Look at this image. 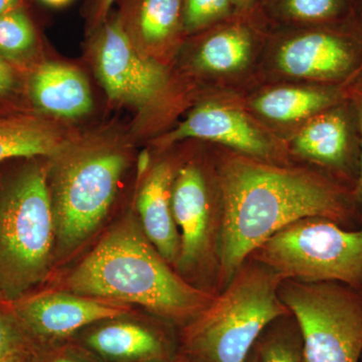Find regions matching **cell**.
Masks as SVG:
<instances>
[{
  "label": "cell",
  "instance_id": "obj_1",
  "mask_svg": "<svg viewBox=\"0 0 362 362\" xmlns=\"http://www.w3.org/2000/svg\"><path fill=\"white\" fill-rule=\"evenodd\" d=\"M221 185V276L226 286L249 255L286 226L310 218L340 225L351 213L349 194L332 180L246 157L226 162Z\"/></svg>",
  "mask_w": 362,
  "mask_h": 362
},
{
  "label": "cell",
  "instance_id": "obj_2",
  "mask_svg": "<svg viewBox=\"0 0 362 362\" xmlns=\"http://www.w3.org/2000/svg\"><path fill=\"white\" fill-rule=\"evenodd\" d=\"M74 294L134 303L164 318L199 315L214 298L171 270L133 221L116 226L66 279Z\"/></svg>",
  "mask_w": 362,
  "mask_h": 362
},
{
  "label": "cell",
  "instance_id": "obj_3",
  "mask_svg": "<svg viewBox=\"0 0 362 362\" xmlns=\"http://www.w3.org/2000/svg\"><path fill=\"white\" fill-rule=\"evenodd\" d=\"M54 239L47 171L28 166L0 187V303L21 299L45 280Z\"/></svg>",
  "mask_w": 362,
  "mask_h": 362
},
{
  "label": "cell",
  "instance_id": "obj_4",
  "mask_svg": "<svg viewBox=\"0 0 362 362\" xmlns=\"http://www.w3.org/2000/svg\"><path fill=\"white\" fill-rule=\"evenodd\" d=\"M282 283L258 262L243 264L189 328L192 349L206 362H246L262 331L289 311L279 294Z\"/></svg>",
  "mask_w": 362,
  "mask_h": 362
},
{
  "label": "cell",
  "instance_id": "obj_5",
  "mask_svg": "<svg viewBox=\"0 0 362 362\" xmlns=\"http://www.w3.org/2000/svg\"><path fill=\"white\" fill-rule=\"evenodd\" d=\"M252 255L283 281L334 282L362 291V228L304 218L274 233Z\"/></svg>",
  "mask_w": 362,
  "mask_h": 362
},
{
  "label": "cell",
  "instance_id": "obj_6",
  "mask_svg": "<svg viewBox=\"0 0 362 362\" xmlns=\"http://www.w3.org/2000/svg\"><path fill=\"white\" fill-rule=\"evenodd\" d=\"M279 294L299 324L302 362H361V291L339 283L290 281Z\"/></svg>",
  "mask_w": 362,
  "mask_h": 362
},
{
  "label": "cell",
  "instance_id": "obj_7",
  "mask_svg": "<svg viewBox=\"0 0 362 362\" xmlns=\"http://www.w3.org/2000/svg\"><path fill=\"white\" fill-rule=\"evenodd\" d=\"M125 168V156L111 148L81 152L59 166L51 197L56 239L62 250L80 246L99 228Z\"/></svg>",
  "mask_w": 362,
  "mask_h": 362
},
{
  "label": "cell",
  "instance_id": "obj_8",
  "mask_svg": "<svg viewBox=\"0 0 362 362\" xmlns=\"http://www.w3.org/2000/svg\"><path fill=\"white\" fill-rule=\"evenodd\" d=\"M283 42L278 64L288 75L342 82L362 68V20L358 13L337 23L312 25Z\"/></svg>",
  "mask_w": 362,
  "mask_h": 362
},
{
  "label": "cell",
  "instance_id": "obj_9",
  "mask_svg": "<svg viewBox=\"0 0 362 362\" xmlns=\"http://www.w3.org/2000/svg\"><path fill=\"white\" fill-rule=\"evenodd\" d=\"M96 70L112 101L145 108L166 85L163 68L142 56L121 18L105 23L96 42Z\"/></svg>",
  "mask_w": 362,
  "mask_h": 362
},
{
  "label": "cell",
  "instance_id": "obj_10",
  "mask_svg": "<svg viewBox=\"0 0 362 362\" xmlns=\"http://www.w3.org/2000/svg\"><path fill=\"white\" fill-rule=\"evenodd\" d=\"M6 305L20 329L42 338L68 337L84 326L118 318L125 312L103 300L74 293H40Z\"/></svg>",
  "mask_w": 362,
  "mask_h": 362
},
{
  "label": "cell",
  "instance_id": "obj_11",
  "mask_svg": "<svg viewBox=\"0 0 362 362\" xmlns=\"http://www.w3.org/2000/svg\"><path fill=\"white\" fill-rule=\"evenodd\" d=\"M171 209L180 228L181 267L192 266L206 250L209 230V204L201 171L189 165L181 169L171 188Z\"/></svg>",
  "mask_w": 362,
  "mask_h": 362
},
{
  "label": "cell",
  "instance_id": "obj_12",
  "mask_svg": "<svg viewBox=\"0 0 362 362\" xmlns=\"http://www.w3.org/2000/svg\"><path fill=\"white\" fill-rule=\"evenodd\" d=\"M169 137L209 140L254 156H267L271 151L270 143L244 114L218 104L195 109Z\"/></svg>",
  "mask_w": 362,
  "mask_h": 362
},
{
  "label": "cell",
  "instance_id": "obj_13",
  "mask_svg": "<svg viewBox=\"0 0 362 362\" xmlns=\"http://www.w3.org/2000/svg\"><path fill=\"white\" fill-rule=\"evenodd\" d=\"M173 173L160 163L149 173L137 197V211L145 237L168 263L178 261L180 237L171 209Z\"/></svg>",
  "mask_w": 362,
  "mask_h": 362
},
{
  "label": "cell",
  "instance_id": "obj_14",
  "mask_svg": "<svg viewBox=\"0 0 362 362\" xmlns=\"http://www.w3.org/2000/svg\"><path fill=\"white\" fill-rule=\"evenodd\" d=\"M30 94L40 110L61 118L84 116L93 107L90 86L85 76L65 64L40 65L30 77Z\"/></svg>",
  "mask_w": 362,
  "mask_h": 362
},
{
  "label": "cell",
  "instance_id": "obj_15",
  "mask_svg": "<svg viewBox=\"0 0 362 362\" xmlns=\"http://www.w3.org/2000/svg\"><path fill=\"white\" fill-rule=\"evenodd\" d=\"M347 112L338 107L314 117L295 137V148L323 165L347 169L354 153V129Z\"/></svg>",
  "mask_w": 362,
  "mask_h": 362
},
{
  "label": "cell",
  "instance_id": "obj_16",
  "mask_svg": "<svg viewBox=\"0 0 362 362\" xmlns=\"http://www.w3.org/2000/svg\"><path fill=\"white\" fill-rule=\"evenodd\" d=\"M64 147L58 131L39 119L16 117L0 120V163L20 157L57 156Z\"/></svg>",
  "mask_w": 362,
  "mask_h": 362
},
{
  "label": "cell",
  "instance_id": "obj_17",
  "mask_svg": "<svg viewBox=\"0 0 362 362\" xmlns=\"http://www.w3.org/2000/svg\"><path fill=\"white\" fill-rule=\"evenodd\" d=\"M88 345L110 361H134L153 358L161 352L160 340L139 324H106L90 333Z\"/></svg>",
  "mask_w": 362,
  "mask_h": 362
},
{
  "label": "cell",
  "instance_id": "obj_18",
  "mask_svg": "<svg viewBox=\"0 0 362 362\" xmlns=\"http://www.w3.org/2000/svg\"><path fill=\"white\" fill-rule=\"evenodd\" d=\"M341 90L284 87L272 90L255 101L259 113L280 122L301 120L341 103Z\"/></svg>",
  "mask_w": 362,
  "mask_h": 362
},
{
  "label": "cell",
  "instance_id": "obj_19",
  "mask_svg": "<svg viewBox=\"0 0 362 362\" xmlns=\"http://www.w3.org/2000/svg\"><path fill=\"white\" fill-rule=\"evenodd\" d=\"M252 49V35L242 23L223 26L202 44L197 61L202 68L214 73H228L243 68Z\"/></svg>",
  "mask_w": 362,
  "mask_h": 362
},
{
  "label": "cell",
  "instance_id": "obj_20",
  "mask_svg": "<svg viewBox=\"0 0 362 362\" xmlns=\"http://www.w3.org/2000/svg\"><path fill=\"white\" fill-rule=\"evenodd\" d=\"M183 0H141L135 18L138 35L146 45L173 37L182 23Z\"/></svg>",
  "mask_w": 362,
  "mask_h": 362
},
{
  "label": "cell",
  "instance_id": "obj_21",
  "mask_svg": "<svg viewBox=\"0 0 362 362\" xmlns=\"http://www.w3.org/2000/svg\"><path fill=\"white\" fill-rule=\"evenodd\" d=\"M278 16L308 25L337 23L356 13L357 0H270Z\"/></svg>",
  "mask_w": 362,
  "mask_h": 362
},
{
  "label": "cell",
  "instance_id": "obj_22",
  "mask_svg": "<svg viewBox=\"0 0 362 362\" xmlns=\"http://www.w3.org/2000/svg\"><path fill=\"white\" fill-rule=\"evenodd\" d=\"M35 42V26L20 6L0 16V58L23 59L33 51Z\"/></svg>",
  "mask_w": 362,
  "mask_h": 362
},
{
  "label": "cell",
  "instance_id": "obj_23",
  "mask_svg": "<svg viewBox=\"0 0 362 362\" xmlns=\"http://www.w3.org/2000/svg\"><path fill=\"white\" fill-rule=\"evenodd\" d=\"M232 0H183L182 26L189 32L228 18Z\"/></svg>",
  "mask_w": 362,
  "mask_h": 362
},
{
  "label": "cell",
  "instance_id": "obj_24",
  "mask_svg": "<svg viewBox=\"0 0 362 362\" xmlns=\"http://www.w3.org/2000/svg\"><path fill=\"white\" fill-rule=\"evenodd\" d=\"M259 362H302V351L289 338L272 337L259 352Z\"/></svg>",
  "mask_w": 362,
  "mask_h": 362
},
{
  "label": "cell",
  "instance_id": "obj_25",
  "mask_svg": "<svg viewBox=\"0 0 362 362\" xmlns=\"http://www.w3.org/2000/svg\"><path fill=\"white\" fill-rule=\"evenodd\" d=\"M0 303V361L16 354L20 342V327L11 311L4 310Z\"/></svg>",
  "mask_w": 362,
  "mask_h": 362
},
{
  "label": "cell",
  "instance_id": "obj_26",
  "mask_svg": "<svg viewBox=\"0 0 362 362\" xmlns=\"http://www.w3.org/2000/svg\"><path fill=\"white\" fill-rule=\"evenodd\" d=\"M356 101L357 117H358L359 131H361V158H359L358 175L356 177V188L352 192L354 201L356 202L357 206H361L362 209V92L358 93Z\"/></svg>",
  "mask_w": 362,
  "mask_h": 362
},
{
  "label": "cell",
  "instance_id": "obj_27",
  "mask_svg": "<svg viewBox=\"0 0 362 362\" xmlns=\"http://www.w3.org/2000/svg\"><path fill=\"white\" fill-rule=\"evenodd\" d=\"M16 86V76L13 68L6 59L0 58V96H6L13 92Z\"/></svg>",
  "mask_w": 362,
  "mask_h": 362
},
{
  "label": "cell",
  "instance_id": "obj_28",
  "mask_svg": "<svg viewBox=\"0 0 362 362\" xmlns=\"http://www.w3.org/2000/svg\"><path fill=\"white\" fill-rule=\"evenodd\" d=\"M115 1L116 0H96L94 11V23L96 25L106 21L107 16L110 13L111 7Z\"/></svg>",
  "mask_w": 362,
  "mask_h": 362
},
{
  "label": "cell",
  "instance_id": "obj_29",
  "mask_svg": "<svg viewBox=\"0 0 362 362\" xmlns=\"http://www.w3.org/2000/svg\"><path fill=\"white\" fill-rule=\"evenodd\" d=\"M150 163V157L148 152L143 151L140 154L139 159H138V176L141 177L145 173H146L147 168H148Z\"/></svg>",
  "mask_w": 362,
  "mask_h": 362
},
{
  "label": "cell",
  "instance_id": "obj_30",
  "mask_svg": "<svg viewBox=\"0 0 362 362\" xmlns=\"http://www.w3.org/2000/svg\"><path fill=\"white\" fill-rule=\"evenodd\" d=\"M20 0H0V16L18 7Z\"/></svg>",
  "mask_w": 362,
  "mask_h": 362
},
{
  "label": "cell",
  "instance_id": "obj_31",
  "mask_svg": "<svg viewBox=\"0 0 362 362\" xmlns=\"http://www.w3.org/2000/svg\"><path fill=\"white\" fill-rule=\"evenodd\" d=\"M47 362H84L81 361L78 357L71 356L68 354H61L58 356H52Z\"/></svg>",
  "mask_w": 362,
  "mask_h": 362
},
{
  "label": "cell",
  "instance_id": "obj_32",
  "mask_svg": "<svg viewBox=\"0 0 362 362\" xmlns=\"http://www.w3.org/2000/svg\"><path fill=\"white\" fill-rule=\"evenodd\" d=\"M40 1L52 7H64L68 6L71 0H40Z\"/></svg>",
  "mask_w": 362,
  "mask_h": 362
},
{
  "label": "cell",
  "instance_id": "obj_33",
  "mask_svg": "<svg viewBox=\"0 0 362 362\" xmlns=\"http://www.w3.org/2000/svg\"><path fill=\"white\" fill-rule=\"evenodd\" d=\"M233 8L246 9L254 0H232Z\"/></svg>",
  "mask_w": 362,
  "mask_h": 362
},
{
  "label": "cell",
  "instance_id": "obj_34",
  "mask_svg": "<svg viewBox=\"0 0 362 362\" xmlns=\"http://www.w3.org/2000/svg\"><path fill=\"white\" fill-rule=\"evenodd\" d=\"M0 362H18V357H16V354H14L6 357V358L1 359Z\"/></svg>",
  "mask_w": 362,
  "mask_h": 362
},
{
  "label": "cell",
  "instance_id": "obj_35",
  "mask_svg": "<svg viewBox=\"0 0 362 362\" xmlns=\"http://www.w3.org/2000/svg\"><path fill=\"white\" fill-rule=\"evenodd\" d=\"M357 13L362 20V0H357Z\"/></svg>",
  "mask_w": 362,
  "mask_h": 362
},
{
  "label": "cell",
  "instance_id": "obj_36",
  "mask_svg": "<svg viewBox=\"0 0 362 362\" xmlns=\"http://www.w3.org/2000/svg\"><path fill=\"white\" fill-rule=\"evenodd\" d=\"M246 362H259V356L255 354V356H252L251 357L249 356Z\"/></svg>",
  "mask_w": 362,
  "mask_h": 362
}]
</instances>
